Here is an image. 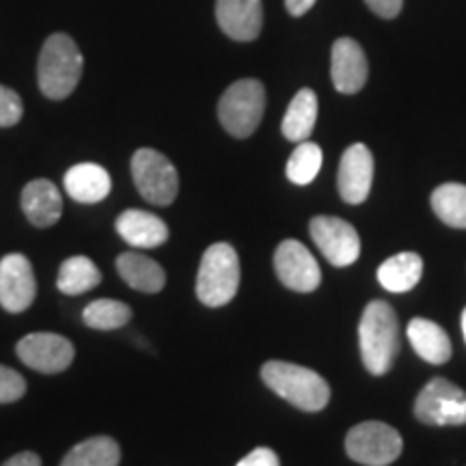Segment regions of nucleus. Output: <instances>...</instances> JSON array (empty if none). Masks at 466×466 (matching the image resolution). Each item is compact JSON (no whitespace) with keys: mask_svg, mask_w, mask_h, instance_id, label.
<instances>
[{"mask_svg":"<svg viewBox=\"0 0 466 466\" xmlns=\"http://www.w3.org/2000/svg\"><path fill=\"white\" fill-rule=\"evenodd\" d=\"M359 341L367 371L374 376L387 374L400 350V322L389 302L374 300L365 307L359 324Z\"/></svg>","mask_w":466,"mask_h":466,"instance_id":"f257e3e1","label":"nucleus"},{"mask_svg":"<svg viewBox=\"0 0 466 466\" xmlns=\"http://www.w3.org/2000/svg\"><path fill=\"white\" fill-rule=\"evenodd\" d=\"M83 67V55H80L74 39L66 33L50 35L42 52H39V89L50 100H66L78 86Z\"/></svg>","mask_w":466,"mask_h":466,"instance_id":"f03ea898","label":"nucleus"},{"mask_svg":"<svg viewBox=\"0 0 466 466\" xmlns=\"http://www.w3.org/2000/svg\"><path fill=\"white\" fill-rule=\"evenodd\" d=\"M261 380L272 389L279 398L305 412H318L329 404L330 387L318 371L309 367L285 363V360H268L261 367Z\"/></svg>","mask_w":466,"mask_h":466,"instance_id":"7ed1b4c3","label":"nucleus"},{"mask_svg":"<svg viewBox=\"0 0 466 466\" xmlns=\"http://www.w3.org/2000/svg\"><path fill=\"white\" fill-rule=\"evenodd\" d=\"M240 288V259L227 242L212 244L201 258L197 275V296L206 307H223Z\"/></svg>","mask_w":466,"mask_h":466,"instance_id":"20e7f679","label":"nucleus"},{"mask_svg":"<svg viewBox=\"0 0 466 466\" xmlns=\"http://www.w3.org/2000/svg\"><path fill=\"white\" fill-rule=\"evenodd\" d=\"M266 110V89L259 80L244 78L233 83L218 102V119L231 137L247 138L258 130Z\"/></svg>","mask_w":466,"mask_h":466,"instance_id":"39448f33","label":"nucleus"},{"mask_svg":"<svg viewBox=\"0 0 466 466\" xmlns=\"http://www.w3.org/2000/svg\"><path fill=\"white\" fill-rule=\"evenodd\" d=\"M132 177L145 201L171 206L177 197L179 177L173 162L156 149H138L132 156Z\"/></svg>","mask_w":466,"mask_h":466,"instance_id":"423d86ee","label":"nucleus"},{"mask_svg":"<svg viewBox=\"0 0 466 466\" xmlns=\"http://www.w3.org/2000/svg\"><path fill=\"white\" fill-rule=\"evenodd\" d=\"M401 447L404 442L398 430L382 421L359 423L346 436L348 456L365 466H387L395 462Z\"/></svg>","mask_w":466,"mask_h":466,"instance_id":"0eeeda50","label":"nucleus"},{"mask_svg":"<svg viewBox=\"0 0 466 466\" xmlns=\"http://www.w3.org/2000/svg\"><path fill=\"white\" fill-rule=\"evenodd\" d=\"M415 417L428 425H464L466 393L445 378H432L417 395Z\"/></svg>","mask_w":466,"mask_h":466,"instance_id":"6e6552de","label":"nucleus"},{"mask_svg":"<svg viewBox=\"0 0 466 466\" xmlns=\"http://www.w3.org/2000/svg\"><path fill=\"white\" fill-rule=\"evenodd\" d=\"M319 253L337 268L352 266L360 255L359 233L348 220L337 217H316L309 225Z\"/></svg>","mask_w":466,"mask_h":466,"instance_id":"1a4fd4ad","label":"nucleus"},{"mask_svg":"<svg viewBox=\"0 0 466 466\" xmlns=\"http://www.w3.org/2000/svg\"><path fill=\"white\" fill-rule=\"evenodd\" d=\"M17 357L42 374H61L74 360V343L56 333H33L17 343Z\"/></svg>","mask_w":466,"mask_h":466,"instance_id":"9d476101","label":"nucleus"},{"mask_svg":"<svg viewBox=\"0 0 466 466\" xmlns=\"http://www.w3.org/2000/svg\"><path fill=\"white\" fill-rule=\"evenodd\" d=\"M37 294L31 261L22 253H9L0 259V305L9 313H22L33 305Z\"/></svg>","mask_w":466,"mask_h":466,"instance_id":"9b49d317","label":"nucleus"},{"mask_svg":"<svg viewBox=\"0 0 466 466\" xmlns=\"http://www.w3.org/2000/svg\"><path fill=\"white\" fill-rule=\"evenodd\" d=\"M275 270L285 288L309 294V291L318 289L322 281V272L316 258L309 253L305 244L296 240H285L277 247L275 253Z\"/></svg>","mask_w":466,"mask_h":466,"instance_id":"f8f14e48","label":"nucleus"},{"mask_svg":"<svg viewBox=\"0 0 466 466\" xmlns=\"http://www.w3.org/2000/svg\"><path fill=\"white\" fill-rule=\"evenodd\" d=\"M374 182V156L367 145L354 143L343 151L337 173V188L341 199L350 206H359L367 201Z\"/></svg>","mask_w":466,"mask_h":466,"instance_id":"ddd939ff","label":"nucleus"},{"mask_svg":"<svg viewBox=\"0 0 466 466\" xmlns=\"http://www.w3.org/2000/svg\"><path fill=\"white\" fill-rule=\"evenodd\" d=\"M367 56L357 39L341 37L333 44V58H330V78L335 89L346 96L359 93L367 83Z\"/></svg>","mask_w":466,"mask_h":466,"instance_id":"4468645a","label":"nucleus"},{"mask_svg":"<svg viewBox=\"0 0 466 466\" xmlns=\"http://www.w3.org/2000/svg\"><path fill=\"white\" fill-rule=\"evenodd\" d=\"M217 22L227 37L253 42L264 26L261 0H217Z\"/></svg>","mask_w":466,"mask_h":466,"instance_id":"2eb2a0df","label":"nucleus"},{"mask_svg":"<svg viewBox=\"0 0 466 466\" xmlns=\"http://www.w3.org/2000/svg\"><path fill=\"white\" fill-rule=\"evenodd\" d=\"M116 231L130 247L156 248L168 240L165 220L145 209H126L116 218Z\"/></svg>","mask_w":466,"mask_h":466,"instance_id":"dca6fc26","label":"nucleus"},{"mask_svg":"<svg viewBox=\"0 0 466 466\" xmlns=\"http://www.w3.org/2000/svg\"><path fill=\"white\" fill-rule=\"evenodd\" d=\"M22 209L35 227H52L63 214L61 192L48 179H33L22 190Z\"/></svg>","mask_w":466,"mask_h":466,"instance_id":"f3484780","label":"nucleus"},{"mask_svg":"<svg viewBox=\"0 0 466 466\" xmlns=\"http://www.w3.org/2000/svg\"><path fill=\"white\" fill-rule=\"evenodd\" d=\"M63 184H66L67 195L78 203H100L113 188L106 168L93 162H83L69 168Z\"/></svg>","mask_w":466,"mask_h":466,"instance_id":"a211bd4d","label":"nucleus"},{"mask_svg":"<svg viewBox=\"0 0 466 466\" xmlns=\"http://www.w3.org/2000/svg\"><path fill=\"white\" fill-rule=\"evenodd\" d=\"M408 339L415 352L432 365H445L451 359V339L432 319L415 318L408 324Z\"/></svg>","mask_w":466,"mask_h":466,"instance_id":"6ab92c4d","label":"nucleus"},{"mask_svg":"<svg viewBox=\"0 0 466 466\" xmlns=\"http://www.w3.org/2000/svg\"><path fill=\"white\" fill-rule=\"evenodd\" d=\"M116 272L132 289L143 294H158L167 283V275L158 261L138 253H121L116 258Z\"/></svg>","mask_w":466,"mask_h":466,"instance_id":"aec40b11","label":"nucleus"},{"mask_svg":"<svg viewBox=\"0 0 466 466\" xmlns=\"http://www.w3.org/2000/svg\"><path fill=\"white\" fill-rule=\"evenodd\" d=\"M318 119V96L311 89H300L285 110L281 132L291 143L307 141Z\"/></svg>","mask_w":466,"mask_h":466,"instance_id":"412c9836","label":"nucleus"},{"mask_svg":"<svg viewBox=\"0 0 466 466\" xmlns=\"http://www.w3.org/2000/svg\"><path fill=\"white\" fill-rule=\"evenodd\" d=\"M423 275V261L417 253H398L378 268V281L393 294L410 291Z\"/></svg>","mask_w":466,"mask_h":466,"instance_id":"4be33fe9","label":"nucleus"},{"mask_svg":"<svg viewBox=\"0 0 466 466\" xmlns=\"http://www.w3.org/2000/svg\"><path fill=\"white\" fill-rule=\"evenodd\" d=\"M100 281L102 272L97 270V266L89 258H85V255H76V258H69L61 264L56 288L66 296H78L97 288Z\"/></svg>","mask_w":466,"mask_h":466,"instance_id":"5701e85b","label":"nucleus"},{"mask_svg":"<svg viewBox=\"0 0 466 466\" xmlns=\"http://www.w3.org/2000/svg\"><path fill=\"white\" fill-rule=\"evenodd\" d=\"M121 450L110 436H93L74 447L61 466H119Z\"/></svg>","mask_w":466,"mask_h":466,"instance_id":"b1692460","label":"nucleus"},{"mask_svg":"<svg viewBox=\"0 0 466 466\" xmlns=\"http://www.w3.org/2000/svg\"><path fill=\"white\" fill-rule=\"evenodd\" d=\"M432 209L442 223L466 229V186L442 184L432 192Z\"/></svg>","mask_w":466,"mask_h":466,"instance_id":"393cba45","label":"nucleus"},{"mask_svg":"<svg viewBox=\"0 0 466 466\" xmlns=\"http://www.w3.org/2000/svg\"><path fill=\"white\" fill-rule=\"evenodd\" d=\"M132 309L121 300L100 299L85 307L83 319L93 330H115L130 322Z\"/></svg>","mask_w":466,"mask_h":466,"instance_id":"a878e982","label":"nucleus"},{"mask_svg":"<svg viewBox=\"0 0 466 466\" xmlns=\"http://www.w3.org/2000/svg\"><path fill=\"white\" fill-rule=\"evenodd\" d=\"M322 160L324 156L319 145L309 141L299 143V147L291 151L288 160V179L299 186L311 184L322 168Z\"/></svg>","mask_w":466,"mask_h":466,"instance_id":"bb28decb","label":"nucleus"},{"mask_svg":"<svg viewBox=\"0 0 466 466\" xmlns=\"http://www.w3.org/2000/svg\"><path fill=\"white\" fill-rule=\"evenodd\" d=\"M26 393V380L15 370L0 365V404H11Z\"/></svg>","mask_w":466,"mask_h":466,"instance_id":"cd10ccee","label":"nucleus"},{"mask_svg":"<svg viewBox=\"0 0 466 466\" xmlns=\"http://www.w3.org/2000/svg\"><path fill=\"white\" fill-rule=\"evenodd\" d=\"M25 106H22V97L14 89L0 85V127H11L22 119Z\"/></svg>","mask_w":466,"mask_h":466,"instance_id":"c85d7f7f","label":"nucleus"},{"mask_svg":"<svg viewBox=\"0 0 466 466\" xmlns=\"http://www.w3.org/2000/svg\"><path fill=\"white\" fill-rule=\"evenodd\" d=\"M365 3L382 20H393L404 7V0H365Z\"/></svg>","mask_w":466,"mask_h":466,"instance_id":"c756f323","label":"nucleus"},{"mask_svg":"<svg viewBox=\"0 0 466 466\" xmlns=\"http://www.w3.org/2000/svg\"><path fill=\"white\" fill-rule=\"evenodd\" d=\"M236 466H279V456L272 450H268V447H258V450L250 451Z\"/></svg>","mask_w":466,"mask_h":466,"instance_id":"7c9ffc66","label":"nucleus"},{"mask_svg":"<svg viewBox=\"0 0 466 466\" xmlns=\"http://www.w3.org/2000/svg\"><path fill=\"white\" fill-rule=\"evenodd\" d=\"M3 466H42V458L33 451H22L15 453L14 458H9Z\"/></svg>","mask_w":466,"mask_h":466,"instance_id":"2f4dec72","label":"nucleus"},{"mask_svg":"<svg viewBox=\"0 0 466 466\" xmlns=\"http://www.w3.org/2000/svg\"><path fill=\"white\" fill-rule=\"evenodd\" d=\"M318 0H285V7L294 17H300L305 15L307 11L313 9V5H316Z\"/></svg>","mask_w":466,"mask_h":466,"instance_id":"473e14b6","label":"nucleus"},{"mask_svg":"<svg viewBox=\"0 0 466 466\" xmlns=\"http://www.w3.org/2000/svg\"><path fill=\"white\" fill-rule=\"evenodd\" d=\"M462 333H464V341H466V309L462 311Z\"/></svg>","mask_w":466,"mask_h":466,"instance_id":"72a5a7b5","label":"nucleus"}]
</instances>
